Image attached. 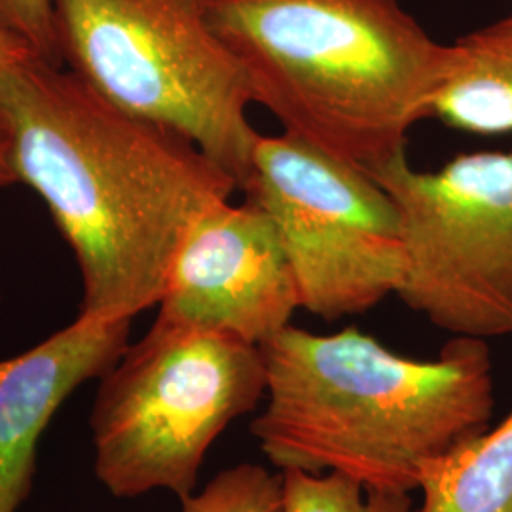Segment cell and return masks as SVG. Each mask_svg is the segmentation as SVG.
<instances>
[{
    "instance_id": "1",
    "label": "cell",
    "mask_w": 512,
    "mask_h": 512,
    "mask_svg": "<svg viewBox=\"0 0 512 512\" xmlns=\"http://www.w3.org/2000/svg\"><path fill=\"white\" fill-rule=\"evenodd\" d=\"M0 120L18 183L46 202L78 260L86 315L133 319L158 306L192 224L238 190L183 133L40 55L0 78Z\"/></svg>"
},
{
    "instance_id": "2",
    "label": "cell",
    "mask_w": 512,
    "mask_h": 512,
    "mask_svg": "<svg viewBox=\"0 0 512 512\" xmlns=\"http://www.w3.org/2000/svg\"><path fill=\"white\" fill-rule=\"evenodd\" d=\"M258 348L268 403L251 433L281 471L340 473L366 490L410 494L433 461L490 427L486 340L454 336L437 359L420 361L355 327L289 325Z\"/></svg>"
},
{
    "instance_id": "3",
    "label": "cell",
    "mask_w": 512,
    "mask_h": 512,
    "mask_svg": "<svg viewBox=\"0 0 512 512\" xmlns=\"http://www.w3.org/2000/svg\"><path fill=\"white\" fill-rule=\"evenodd\" d=\"M213 29L281 133L366 173L431 118L448 44L399 0H213Z\"/></svg>"
},
{
    "instance_id": "4",
    "label": "cell",
    "mask_w": 512,
    "mask_h": 512,
    "mask_svg": "<svg viewBox=\"0 0 512 512\" xmlns=\"http://www.w3.org/2000/svg\"><path fill=\"white\" fill-rule=\"evenodd\" d=\"M213 0H52L63 65L114 105L175 129L243 190L258 131Z\"/></svg>"
},
{
    "instance_id": "5",
    "label": "cell",
    "mask_w": 512,
    "mask_h": 512,
    "mask_svg": "<svg viewBox=\"0 0 512 512\" xmlns=\"http://www.w3.org/2000/svg\"><path fill=\"white\" fill-rule=\"evenodd\" d=\"M266 395L255 344L156 323L101 378L90 425L95 475L114 497L192 495L209 446Z\"/></svg>"
},
{
    "instance_id": "6",
    "label": "cell",
    "mask_w": 512,
    "mask_h": 512,
    "mask_svg": "<svg viewBox=\"0 0 512 512\" xmlns=\"http://www.w3.org/2000/svg\"><path fill=\"white\" fill-rule=\"evenodd\" d=\"M368 175L401 215L404 304L454 336L512 338V150L465 152L435 171L403 154Z\"/></svg>"
},
{
    "instance_id": "7",
    "label": "cell",
    "mask_w": 512,
    "mask_h": 512,
    "mask_svg": "<svg viewBox=\"0 0 512 512\" xmlns=\"http://www.w3.org/2000/svg\"><path fill=\"white\" fill-rule=\"evenodd\" d=\"M243 192L274 222L302 310L336 321L399 293L406 268L401 215L363 169L287 133H258Z\"/></svg>"
},
{
    "instance_id": "8",
    "label": "cell",
    "mask_w": 512,
    "mask_h": 512,
    "mask_svg": "<svg viewBox=\"0 0 512 512\" xmlns=\"http://www.w3.org/2000/svg\"><path fill=\"white\" fill-rule=\"evenodd\" d=\"M156 323L213 330L260 346L302 308L274 222L245 200L211 205L188 230L165 281Z\"/></svg>"
},
{
    "instance_id": "9",
    "label": "cell",
    "mask_w": 512,
    "mask_h": 512,
    "mask_svg": "<svg viewBox=\"0 0 512 512\" xmlns=\"http://www.w3.org/2000/svg\"><path fill=\"white\" fill-rule=\"evenodd\" d=\"M131 319L80 313L18 357L0 361V512L31 494L40 435L76 387L103 378L128 349Z\"/></svg>"
},
{
    "instance_id": "10",
    "label": "cell",
    "mask_w": 512,
    "mask_h": 512,
    "mask_svg": "<svg viewBox=\"0 0 512 512\" xmlns=\"http://www.w3.org/2000/svg\"><path fill=\"white\" fill-rule=\"evenodd\" d=\"M431 118L482 137L512 133V10L448 44Z\"/></svg>"
},
{
    "instance_id": "11",
    "label": "cell",
    "mask_w": 512,
    "mask_h": 512,
    "mask_svg": "<svg viewBox=\"0 0 512 512\" xmlns=\"http://www.w3.org/2000/svg\"><path fill=\"white\" fill-rule=\"evenodd\" d=\"M412 512H512V410L423 473Z\"/></svg>"
},
{
    "instance_id": "12",
    "label": "cell",
    "mask_w": 512,
    "mask_h": 512,
    "mask_svg": "<svg viewBox=\"0 0 512 512\" xmlns=\"http://www.w3.org/2000/svg\"><path fill=\"white\" fill-rule=\"evenodd\" d=\"M283 512H412L410 494L366 490L340 473L281 471Z\"/></svg>"
},
{
    "instance_id": "13",
    "label": "cell",
    "mask_w": 512,
    "mask_h": 512,
    "mask_svg": "<svg viewBox=\"0 0 512 512\" xmlns=\"http://www.w3.org/2000/svg\"><path fill=\"white\" fill-rule=\"evenodd\" d=\"M181 512H283V476L255 463L224 469Z\"/></svg>"
},
{
    "instance_id": "14",
    "label": "cell",
    "mask_w": 512,
    "mask_h": 512,
    "mask_svg": "<svg viewBox=\"0 0 512 512\" xmlns=\"http://www.w3.org/2000/svg\"><path fill=\"white\" fill-rule=\"evenodd\" d=\"M0 27L21 38L42 59L63 65L52 0H0Z\"/></svg>"
},
{
    "instance_id": "15",
    "label": "cell",
    "mask_w": 512,
    "mask_h": 512,
    "mask_svg": "<svg viewBox=\"0 0 512 512\" xmlns=\"http://www.w3.org/2000/svg\"><path fill=\"white\" fill-rule=\"evenodd\" d=\"M29 55H38L21 38L0 27V78Z\"/></svg>"
},
{
    "instance_id": "16",
    "label": "cell",
    "mask_w": 512,
    "mask_h": 512,
    "mask_svg": "<svg viewBox=\"0 0 512 512\" xmlns=\"http://www.w3.org/2000/svg\"><path fill=\"white\" fill-rule=\"evenodd\" d=\"M18 183L14 165H12V152H10V139L8 131L0 120V186H10Z\"/></svg>"
}]
</instances>
